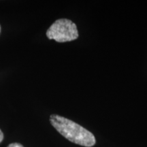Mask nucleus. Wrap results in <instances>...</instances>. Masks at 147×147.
Wrapping results in <instances>:
<instances>
[{"label":"nucleus","instance_id":"obj_4","mask_svg":"<svg viewBox=\"0 0 147 147\" xmlns=\"http://www.w3.org/2000/svg\"><path fill=\"white\" fill-rule=\"evenodd\" d=\"M3 139V132L1 131V130L0 129V143L2 142Z\"/></svg>","mask_w":147,"mask_h":147},{"label":"nucleus","instance_id":"obj_5","mask_svg":"<svg viewBox=\"0 0 147 147\" xmlns=\"http://www.w3.org/2000/svg\"><path fill=\"white\" fill-rule=\"evenodd\" d=\"M0 32H1V27H0Z\"/></svg>","mask_w":147,"mask_h":147},{"label":"nucleus","instance_id":"obj_3","mask_svg":"<svg viewBox=\"0 0 147 147\" xmlns=\"http://www.w3.org/2000/svg\"><path fill=\"white\" fill-rule=\"evenodd\" d=\"M8 147H24L23 145L19 144V143H12V144H9Z\"/></svg>","mask_w":147,"mask_h":147},{"label":"nucleus","instance_id":"obj_2","mask_svg":"<svg viewBox=\"0 0 147 147\" xmlns=\"http://www.w3.org/2000/svg\"><path fill=\"white\" fill-rule=\"evenodd\" d=\"M47 36L49 40L63 43L78 39L79 34L76 25L72 21L67 18H59L48 29Z\"/></svg>","mask_w":147,"mask_h":147},{"label":"nucleus","instance_id":"obj_1","mask_svg":"<svg viewBox=\"0 0 147 147\" xmlns=\"http://www.w3.org/2000/svg\"><path fill=\"white\" fill-rule=\"evenodd\" d=\"M50 122L61 135L74 144L85 147H92L96 144L95 138L91 131L68 119L52 115Z\"/></svg>","mask_w":147,"mask_h":147}]
</instances>
